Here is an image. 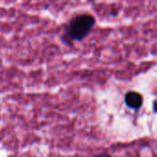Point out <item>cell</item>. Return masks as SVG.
Wrapping results in <instances>:
<instances>
[{
    "mask_svg": "<svg viewBox=\"0 0 157 157\" xmlns=\"http://www.w3.org/2000/svg\"><path fill=\"white\" fill-rule=\"evenodd\" d=\"M95 25V18L88 13L80 14L74 17L66 27L62 40L66 44L71 41H82L93 30Z\"/></svg>",
    "mask_w": 157,
    "mask_h": 157,
    "instance_id": "1",
    "label": "cell"
},
{
    "mask_svg": "<svg viewBox=\"0 0 157 157\" xmlns=\"http://www.w3.org/2000/svg\"><path fill=\"white\" fill-rule=\"evenodd\" d=\"M125 101L128 107L132 109H139L142 104V97L138 93L130 92L126 94Z\"/></svg>",
    "mask_w": 157,
    "mask_h": 157,
    "instance_id": "2",
    "label": "cell"
},
{
    "mask_svg": "<svg viewBox=\"0 0 157 157\" xmlns=\"http://www.w3.org/2000/svg\"><path fill=\"white\" fill-rule=\"evenodd\" d=\"M94 157H111L110 155L106 154V153H102V154H99V155H96Z\"/></svg>",
    "mask_w": 157,
    "mask_h": 157,
    "instance_id": "3",
    "label": "cell"
}]
</instances>
